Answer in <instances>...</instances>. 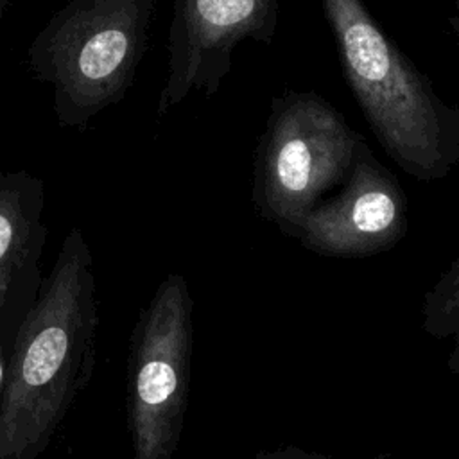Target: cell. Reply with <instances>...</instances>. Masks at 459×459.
<instances>
[{
    "label": "cell",
    "mask_w": 459,
    "mask_h": 459,
    "mask_svg": "<svg viewBox=\"0 0 459 459\" xmlns=\"http://www.w3.org/2000/svg\"><path fill=\"white\" fill-rule=\"evenodd\" d=\"M90 246L72 228L11 342L0 398V459H38L97 359L99 307Z\"/></svg>",
    "instance_id": "cell-1"
},
{
    "label": "cell",
    "mask_w": 459,
    "mask_h": 459,
    "mask_svg": "<svg viewBox=\"0 0 459 459\" xmlns=\"http://www.w3.org/2000/svg\"><path fill=\"white\" fill-rule=\"evenodd\" d=\"M344 77L377 140L411 176L445 178L459 160V108L400 50L362 0H321Z\"/></svg>",
    "instance_id": "cell-2"
},
{
    "label": "cell",
    "mask_w": 459,
    "mask_h": 459,
    "mask_svg": "<svg viewBox=\"0 0 459 459\" xmlns=\"http://www.w3.org/2000/svg\"><path fill=\"white\" fill-rule=\"evenodd\" d=\"M156 0H70L27 50L34 79L52 88L59 127L84 129L131 88L149 45Z\"/></svg>",
    "instance_id": "cell-3"
},
{
    "label": "cell",
    "mask_w": 459,
    "mask_h": 459,
    "mask_svg": "<svg viewBox=\"0 0 459 459\" xmlns=\"http://www.w3.org/2000/svg\"><path fill=\"white\" fill-rule=\"evenodd\" d=\"M194 301L185 276L167 274L129 335L126 427L134 459H174L190 391Z\"/></svg>",
    "instance_id": "cell-4"
},
{
    "label": "cell",
    "mask_w": 459,
    "mask_h": 459,
    "mask_svg": "<svg viewBox=\"0 0 459 459\" xmlns=\"http://www.w3.org/2000/svg\"><path fill=\"white\" fill-rule=\"evenodd\" d=\"M364 140L316 91H287L271 104L255 160V201L290 231L323 194L344 183Z\"/></svg>",
    "instance_id": "cell-5"
},
{
    "label": "cell",
    "mask_w": 459,
    "mask_h": 459,
    "mask_svg": "<svg viewBox=\"0 0 459 459\" xmlns=\"http://www.w3.org/2000/svg\"><path fill=\"white\" fill-rule=\"evenodd\" d=\"M278 0H174L167 41V79L156 113L163 117L192 91L213 95L244 39L271 43Z\"/></svg>",
    "instance_id": "cell-6"
},
{
    "label": "cell",
    "mask_w": 459,
    "mask_h": 459,
    "mask_svg": "<svg viewBox=\"0 0 459 459\" xmlns=\"http://www.w3.org/2000/svg\"><path fill=\"white\" fill-rule=\"evenodd\" d=\"M407 230V199L396 178L362 142L341 192L307 212L289 231L323 256H369Z\"/></svg>",
    "instance_id": "cell-7"
},
{
    "label": "cell",
    "mask_w": 459,
    "mask_h": 459,
    "mask_svg": "<svg viewBox=\"0 0 459 459\" xmlns=\"http://www.w3.org/2000/svg\"><path fill=\"white\" fill-rule=\"evenodd\" d=\"M45 183L27 170L0 172V333L9 346L43 281Z\"/></svg>",
    "instance_id": "cell-8"
},
{
    "label": "cell",
    "mask_w": 459,
    "mask_h": 459,
    "mask_svg": "<svg viewBox=\"0 0 459 459\" xmlns=\"http://www.w3.org/2000/svg\"><path fill=\"white\" fill-rule=\"evenodd\" d=\"M255 459H330L319 452H307L298 446H283L273 452H260Z\"/></svg>",
    "instance_id": "cell-9"
},
{
    "label": "cell",
    "mask_w": 459,
    "mask_h": 459,
    "mask_svg": "<svg viewBox=\"0 0 459 459\" xmlns=\"http://www.w3.org/2000/svg\"><path fill=\"white\" fill-rule=\"evenodd\" d=\"M9 342L7 339L0 333V398H2V391H4V384H5V369H7V359H9Z\"/></svg>",
    "instance_id": "cell-10"
},
{
    "label": "cell",
    "mask_w": 459,
    "mask_h": 459,
    "mask_svg": "<svg viewBox=\"0 0 459 459\" xmlns=\"http://www.w3.org/2000/svg\"><path fill=\"white\" fill-rule=\"evenodd\" d=\"M448 23H450V27H452V30L459 36V14H455V16H452L450 20H448Z\"/></svg>",
    "instance_id": "cell-11"
},
{
    "label": "cell",
    "mask_w": 459,
    "mask_h": 459,
    "mask_svg": "<svg viewBox=\"0 0 459 459\" xmlns=\"http://www.w3.org/2000/svg\"><path fill=\"white\" fill-rule=\"evenodd\" d=\"M9 4H11V0H0V20H2V16H4V13H5Z\"/></svg>",
    "instance_id": "cell-12"
},
{
    "label": "cell",
    "mask_w": 459,
    "mask_h": 459,
    "mask_svg": "<svg viewBox=\"0 0 459 459\" xmlns=\"http://www.w3.org/2000/svg\"><path fill=\"white\" fill-rule=\"evenodd\" d=\"M455 9H457V13H459V0L455 2Z\"/></svg>",
    "instance_id": "cell-13"
}]
</instances>
